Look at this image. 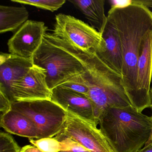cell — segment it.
<instances>
[{
  "instance_id": "cell-11",
  "label": "cell",
  "mask_w": 152,
  "mask_h": 152,
  "mask_svg": "<svg viewBox=\"0 0 152 152\" xmlns=\"http://www.w3.org/2000/svg\"><path fill=\"white\" fill-rule=\"evenodd\" d=\"M152 77V31L144 43L137 64V104L139 113L151 107L150 84Z\"/></svg>"
},
{
  "instance_id": "cell-16",
  "label": "cell",
  "mask_w": 152,
  "mask_h": 152,
  "mask_svg": "<svg viewBox=\"0 0 152 152\" xmlns=\"http://www.w3.org/2000/svg\"><path fill=\"white\" fill-rule=\"evenodd\" d=\"M29 13L24 6H0V33L14 31L28 21Z\"/></svg>"
},
{
  "instance_id": "cell-13",
  "label": "cell",
  "mask_w": 152,
  "mask_h": 152,
  "mask_svg": "<svg viewBox=\"0 0 152 152\" xmlns=\"http://www.w3.org/2000/svg\"><path fill=\"white\" fill-rule=\"evenodd\" d=\"M100 34L104 44L103 49L96 54L108 66L122 75L123 58L121 40L116 26L107 16Z\"/></svg>"
},
{
  "instance_id": "cell-9",
  "label": "cell",
  "mask_w": 152,
  "mask_h": 152,
  "mask_svg": "<svg viewBox=\"0 0 152 152\" xmlns=\"http://www.w3.org/2000/svg\"><path fill=\"white\" fill-rule=\"evenodd\" d=\"M52 91L46 80L45 70L34 65L23 78L15 84L12 103L18 101L51 99Z\"/></svg>"
},
{
  "instance_id": "cell-25",
  "label": "cell",
  "mask_w": 152,
  "mask_h": 152,
  "mask_svg": "<svg viewBox=\"0 0 152 152\" xmlns=\"http://www.w3.org/2000/svg\"><path fill=\"white\" fill-rule=\"evenodd\" d=\"M135 152H152V143L145 145L144 147Z\"/></svg>"
},
{
  "instance_id": "cell-17",
  "label": "cell",
  "mask_w": 152,
  "mask_h": 152,
  "mask_svg": "<svg viewBox=\"0 0 152 152\" xmlns=\"http://www.w3.org/2000/svg\"><path fill=\"white\" fill-rule=\"evenodd\" d=\"M12 2L34 6L38 8L54 12L61 7L65 3V0H12Z\"/></svg>"
},
{
  "instance_id": "cell-6",
  "label": "cell",
  "mask_w": 152,
  "mask_h": 152,
  "mask_svg": "<svg viewBox=\"0 0 152 152\" xmlns=\"http://www.w3.org/2000/svg\"><path fill=\"white\" fill-rule=\"evenodd\" d=\"M52 34L86 52H99L103 49L104 44L97 30L69 15L59 14L56 15Z\"/></svg>"
},
{
  "instance_id": "cell-7",
  "label": "cell",
  "mask_w": 152,
  "mask_h": 152,
  "mask_svg": "<svg viewBox=\"0 0 152 152\" xmlns=\"http://www.w3.org/2000/svg\"><path fill=\"white\" fill-rule=\"evenodd\" d=\"M98 124L67 112L64 129L60 133L80 144L91 152H114Z\"/></svg>"
},
{
  "instance_id": "cell-3",
  "label": "cell",
  "mask_w": 152,
  "mask_h": 152,
  "mask_svg": "<svg viewBox=\"0 0 152 152\" xmlns=\"http://www.w3.org/2000/svg\"><path fill=\"white\" fill-rule=\"evenodd\" d=\"M83 60L85 70L82 76L88 88V96L93 104L98 121L107 108L132 106L121 74L108 66L95 52L84 51Z\"/></svg>"
},
{
  "instance_id": "cell-27",
  "label": "cell",
  "mask_w": 152,
  "mask_h": 152,
  "mask_svg": "<svg viewBox=\"0 0 152 152\" xmlns=\"http://www.w3.org/2000/svg\"><path fill=\"white\" fill-rule=\"evenodd\" d=\"M151 143H152V134H151V136H150V138H149V139L147 141V142L146 143L145 145H148V144H149Z\"/></svg>"
},
{
  "instance_id": "cell-26",
  "label": "cell",
  "mask_w": 152,
  "mask_h": 152,
  "mask_svg": "<svg viewBox=\"0 0 152 152\" xmlns=\"http://www.w3.org/2000/svg\"><path fill=\"white\" fill-rule=\"evenodd\" d=\"M150 99H151V107L150 108H151V110H152V87L151 88V89H150ZM151 120H152V115L151 116Z\"/></svg>"
},
{
  "instance_id": "cell-10",
  "label": "cell",
  "mask_w": 152,
  "mask_h": 152,
  "mask_svg": "<svg viewBox=\"0 0 152 152\" xmlns=\"http://www.w3.org/2000/svg\"><path fill=\"white\" fill-rule=\"evenodd\" d=\"M34 66L32 58H25L11 54L0 55V91L12 103V91Z\"/></svg>"
},
{
  "instance_id": "cell-8",
  "label": "cell",
  "mask_w": 152,
  "mask_h": 152,
  "mask_svg": "<svg viewBox=\"0 0 152 152\" xmlns=\"http://www.w3.org/2000/svg\"><path fill=\"white\" fill-rule=\"evenodd\" d=\"M47 27L42 22L28 20L9 40L10 54L32 58L42 43Z\"/></svg>"
},
{
  "instance_id": "cell-15",
  "label": "cell",
  "mask_w": 152,
  "mask_h": 152,
  "mask_svg": "<svg viewBox=\"0 0 152 152\" xmlns=\"http://www.w3.org/2000/svg\"><path fill=\"white\" fill-rule=\"evenodd\" d=\"M84 15L91 26L101 33L107 19L105 15L104 0L69 1Z\"/></svg>"
},
{
  "instance_id": "cell-21",
  "label": "cell",
  "mask_w": 152,
  "mask_h": 152,
  "mask_svg": "<svg viewBox=\"0 0 152 152\" xmlns=\"http://www.w3.org/2000/svg\"><path fill=\"white\" fill-rule=\"evenodd\" d=\"M21 148L10 134L0 133V152H20Z\"/></svg>"
},
{
  "instance_id": "cell-12",
  "label": "cell",
  "mask_w": 152,
  "mask_h": 152,
  "mask_svg": "<svg viewBox=\"0 0 152 152\" xmlns=\"http://www.w3.org/2000/svg\"><path fill=\"white\" fill-rule=\"evenodd\" d=\"M51 91V100L66 111L99 124L93 104L88 96L61 85L54 88Z\"/></svg>"
},
{
  "instance_id": "cell-20",
  "label": "cell",
  "mask_w": 152,
  "mask_h": 152,
  "mask_svg": "<svg viewBox=\"0 0 152 152\" xmlns=\"http://www.w3.org/2000/svg\"><path fill=\"white\" fill-rule=\"evenodd\" d=\"M61 86L68 89L88 96L89 89L81 74L71 78L61 84Z\"/></svg>"
},
{
  "instance_id": "cell-5",
  "label": "cell",
  "mask_w": 152,
  "mask_h": 152,
  "mask_svg": "<svg viewBox=\"0 0 152 152\" xmlns=\"http://www.w3.org/2000/svg\"><path fill=\"white\" fill-rule=\"evenodd\" d=\"M11 109L29 118L39 131V139L54 137L64 129L67 112L51 99L15 101Z\"/></svg>"
},
{
  "instance_id": "cell-4",
  "label": "cell",
  "mask_w": 152,
  "mask_h": 152,
  "mask_svg": "<svg viewBox=\"0 0 152 152\" xmlns=\"http://www.w3.org/2000/svg\"><path fill=\"white\" fill-rule=\"evenodd\" d=\"M83 50L46 33L41 45L32 57L34 65L45 70L46 80L52 90L85 72Z\"/></svg>"
},
{
  "instance_id": "cell-2",
  "label": "cell",
  "mask_w": 152,
  "mask_h": 152,
  "mask_svg": "<svg viewBox=\"0 0 152 152\" xmlns=\"http://www.w3.org/2000/svg\"><path fill=\"white\" fill-rule=\"evenodd\" d=\"M98 123L114 152H136L145 145L152 132L151 116L132 106L107 108Z\"/></svg>"
},
{
  "instance_id": "cell-24",
  "label": "cell",
  "mask_w": 152,
  "mask_h": 152,
  "mask_svg": "<svg viewBox=\"0 0 152 152\" xmlns=\"http://www.w3.org/2000/svg\"><path fill=\"white\" fill-rule=\"evenodd\" d=\"M20 152H44L35 146L28 145L21 148Z\"/></svg>"
},
{
  "instance_id": "cell-1",
  "label": "cell",
  "mask_w": 152,
  "mask_h": 152,
  "mask_svg": "<svg viewBox=\"0 0 152 152\" xmlns=\"http://www.w3.org/2000/svg\"><path fill=\"white\" fill-rule=\"evenodd\" d=\"M107 16L119 33L124 86L132 105L136 109L138 61L148 34L152 31V12L143 5L132 4L121 9H110Z\"/></svg>"
},
{
  "instance_id": "cell-23",
  "label": "cell",
  "mask_w": 152,
  "mask_h": 152,
  "mask_svg": "<svg viewBox=\"0 0 152 152\" xmlns=\"http://www.w3.org/2000/svg\"><path fill=\"white\" fill-rule=\"evenodd\" d=\"M109 2L111 9H121L132 5L133 0H111Z\"/></svg>"
},
{
  "instance_id": "cell-19",
  "label": "cell",
  "mask_w": 152,
  "mask_h": 152,
  "mask_svg": "<svg viewBox=\"0 0 152 152\" xmlns=\"http://www.w3.org/2000/svg\"><path fill=\"white\" fill-rule=\"evenodd\" d=\"M55 137L62 144V149L59 152H91L62 133L58 134Z\"/></svg>"
},
{
  "instance_id": "cell-14",
  "label": "cell",
  "mask_w": 152,
  "mask_h": 152,
  "mask_svg": "<svg viewBox=\"0 0 152 152\" xmlns=\"http://www.w3.org/2000/svg\"><path fill=\"white\" fill-rule=\"evenodd\" d=\"M0 125L11 134L29 139H39L37 127L24 115L11 109L1 116Z\"/></svg>"
},
{
  "instance_id": "cell-22",
  "label": "cell",
  "mask_w": 152,
  "mask_h": 152,
  "mask_svg": "<svg viewBox=\"0 0 152 152\" xmlns=\"http://www.w3.org/2000/svg\"><path fill=\"white\" fill-rule=\"evenodd\" d=\"M12 103L8 98L1 91H0V112L1 116L11 110Z\"/></svg>"
},
{
  "instance_id": "cell-18",
  "label": "cell",
  "mask_w": 152,
  "mask_h": 152,
  "mask_svg": "<svg viewBox=\"0 0 152 152\" xmlns=\"http://www.w3.org/2000/svg\"><path fill=\"white\" fill-rule=\"evenodd\" d=\"M34 145L44 152H59L62 149L61 142L55 137L44 138L37 140L29 139Z\"/></svg>"
}]
</instances>
